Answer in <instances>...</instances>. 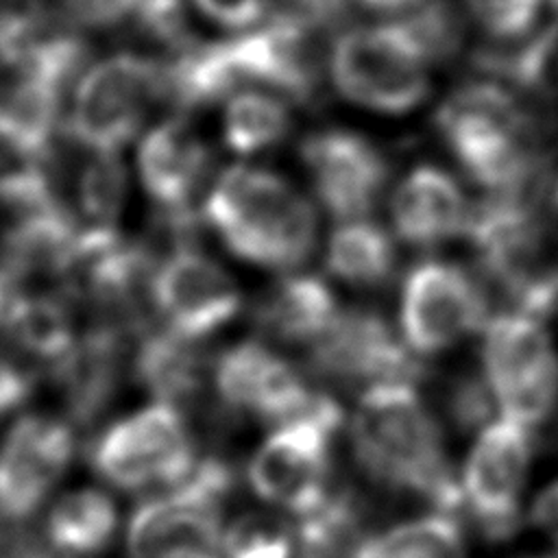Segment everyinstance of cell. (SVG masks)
<instances>
[{"label": "cell", "instance_id": "obj_4", "mask_svg": "<svg viewBox=\"0 0 558 558\" xmlns=\"http://www.w3.org/2000/svg\"><path fill=\"white\" fill-rule=\"evenodd\" d=\"M464 235L514 312L536 318L558 312V238L534 201L490 194L471 205Z\"/></svg>", "mask_w": 558, "mask_h": 558}, {"label": "cell", "instance_id": "obj_13", "mask_svg": "<svg viewBox=\"0 0 558 558\" xmlns=\"http://www.w3.org/2000/svg\"><path fill=\"white\" fill-rule=\"evenodd\" d=\"M214 390L231 414L262 423H288L314 412L327 397L305 375L259 340H242L225 349L211 366Z\"/></svg>", "mask_w": 558, "mask_h": 558}, {"label": "cell", "instance_id": "obj_38", "mask_svg": "<svg viewBox=\"0 0 558 558\" xmlns=\"http://www.w3.org/2000/svg\"><path fill=\"white\" fill-rule=\"evenodd\" d=\"M194 7L214 24L231 31L255 28L268 13L270 0H192Z\"/></svg>", "mask_w": 558, "mask_h": 558}, {"label": "cell", "instance_id": "obj_9", "mask_svg": "<svg viewBox=\"0 0 558 558\" xmlns=\"http://www.w3.org/2000/svg\"><path fill=\"white\" fill-rule=\"evenodd\" d=\"M482 375L501 416L530 429L558 408V351L536 316L506 312L486 323Z\"/></svg>", "mask_w": 558, "mask_h": 558}, {"label": "cell", "instance_id": "obj_19", "mask_svg": "<svg viewBox=\"0 0 558 558\" xmlns=\"http://www.w3.org/2000/svg\"><path fill=\"white\" fill-rule=\"evenodd\" d=\"M211 170V150L185 118H168L140 140L137 174L161 214H196Z\"/></svg>", "mask_w": 558, "mask_h": 558}, {"label": "cell", "instance_id": "obj_7", "mask_svg": "<svg viewBox=\"0 0 558 558\" xmlns=\"http://www.w3.org/2000/svg\"><path fill=\"white\" fill-rule=\"evenodd\" d=\"M161 98L163 63L142 52H116L81 74L63 131L87 153L118 155Z\"/></svg>", "mask_w": 558, "mask_h": 558}, {"label": "cell", "instance_id": "obj_31", "mask_svg": "<svg viewBox=\"0 0 558 558\" xmlns=\"http://www.w3.org/2000/svg\"><path fill=\"white\" fill-rule=\"evenodd\" d=\"M74 203L83 229L118 231L126 205V170L116 153H89L76 172Z\"/></svg>", "mask_w": 558, "mask_h": 558}, {"label": "cell", "instance_id": "obj_3", "mask_svg": "<svg viewBox=\"0 0 558 558\" xmlns=\"http://www.w3.org/2000/svg\"><path fill=\"white\" fill-rule=\"evenodd\" d=\"M203 218L235 257L272 270L301 266L318 240L314 205L288 179L255 166L227 168L205 196Z\"/></svg>", "mask_w": 558, "mask_h": 558}, {"label": "cell", "instance_id": "obj_29", "mask_svg": "<svg viewBox=\"0 0 558 558\" xmlns=\"http://www.w3.org/2000/svg\"><path fill=\"white\" fill-rule=\"evenodd\" d=\"M292 113L281 96L259 89H238L227 98L222 140L238 155L268 150L286 140Z\"/></svg>", "mask_w": 558, "mask_h": 558}, {"label": "cell", "instance_id": "obj_8", "mask_svg": "<svg viewBox=\"0 0 558 558\" xmlns=\"http://www.w3.org/2000/svg\"><path fill=\"white\" fill-rule=\"evenodd\" d=\"M196 462L192 427L183 410L166 401L113 421L89 447L94 473L120 490L172 488Z\"/></svg>", "mask_w": 558, "mask_h": 558}, {"label": "cell", "instance_id": "obj_28", "mask_svg": "<svg viewBox=\"0 0 558 558\" xmlns=\"http://www.w3.org/2000/svg\"><path fill=\"white\" fill-rule=\"evenodd\" d=\"M325 266L349 286L381 288L397 270V251L386 229L377 222L353 218L331 231Z\"/></svg>", "mask_w": 558, "mask_h": 558}, {"label": "cell", "instance_id": "obj_22", "mask_svg": "<svg viewBox=\"0 0 558 558\" xmlns=\"http://www.w3.org/2000/svg\"><path fill=\"white\" fill-rule=\"evenodd\" d=\"M471 205L456 179L432 163L412 168L397 185L390 218L399 238L412 246H436L464 233Z\"/></svg>", "mask_w": 558, "mask_h": 558}, {"label": "cell", "instance_id": "obj_44", "mask_svg": "<svg viewBox=\"0 0 558 558\" xmlns=\"http://www.w3.org/2000/svg\"><path fill=\"white\" fill-rule=\"evenodd\" d=\"M549 2H551V7L558 11V0H549Z\"/></svg>", "mask_w": 558, "mask_h": 558}, {"label": "cell", "instance_id": "obj_35", "mask_svg": "<svg viewBox=\"0 0 558 558\" xmlns=\"http://www.w3.org/2000/svg\"><path fill=\"white\" fill-rule=\"evenodd\" d=\"M466 9L493 39L510 41L532 31L543 0H466Z\"/></svg>", "mask_w": 558, "mask_h": 558}, {"label": "cell", "instance_id": "obj_26", "mask_svg": "<svg viewBox=\"0 0 558 558\" xmlns=\"http://www.w3.org/2000/svg\"><path fill=\"white\" fill-rule=\"evenodd\" d=\"M2 325L22 353L50 368L57 366L78 340L70 301L54 292H13Z\"/></svg>", "mask_w": 558, "mask_h": 558}, {"label": "cell", "instance_id": "obj_14", "mask_svg": "<svg viewBox=\"0 0 558 558\" xmlns=\"http://www.w3.org/2000/svg\"><path fill=\"white\" fill-rule=\"evenodd\" d=\"M150 303L166 329L201 342L238 316L242 292L214 257L190 244L157 262Z\"/></svg>", "mask_w": 558, "mask_h": 558}, {"label": "cell", "instance_id": "obj_33", "mask_svg": "<svg viewBox=\"0 0 558 558\" xmlns=\"http://www.w3.org/2000/svg\"><path fill=\"white\" fill-rule=\"evenodd\" d=\"M225 558H294L296 530L283 519L251 512L242 514L222 534Z\"/></svg>", "mask_w": 558, "mask_h": 558}, {"label": "cell", "instance_id": "obj_23", "mask_svg": "<svg viewBox=\"0 0 558 558\" xmlns=\"http://www.w3.org/2000/svg\"><path fill=\"white\" fill-rule=\"evenodd\" d=\"M340 314L333 290L316 275H292L257 301L255 325L275 342L312 347Z\"/></svg>", "mask_w": 558, "mask_h": 558}, {"label": "cell", "instance_id": "obj_15", "mask_svg": "<svg viewBox=\"0 0 558 558\" xmlns=\"http://www.w3.org/2000/svg\"><path fill=\"white\" fill-rule=\"evenodd\" d=\"M314 375L347 386L390 381L416 384L425 368L388 320L371 307L340 310L331 327L310 347Z\"/></svg>", "mask_w": 558, "mask_h": 558}, {"label": "cell", "instance_id": "obj_37", "mask_svg": "<svg viewBox=\"0 0 558 558\" xmlns=\"http://www.w3.org/2000/svg\"><path fill=\"white\" fill-rule=\"evenodd\" d=\"M275 15L288 17L299 26L323 33L336 28L349 9V0H275Z\"/></svg>", "mask_w": 558, "mask_h": 558}, {"label": "cell", "instance_id": "obj_41", "mask_svg": "<svg viewBox=\"0 0 558 558\" xmlns=\"http://www.w3.org/2000/svg\"><path fill=\"white\" fill-rule=\"evenodd\" d=\"M360 4H364L366 9H373V11H403V9H414L416 4H421L423 0H357Z\"/></svg>", "mask_w": 558, "mask_h": 558}, {"label": "cell", "instance_id": "obj_40", "mask_svg": "<svg viewBox=\"0 0 558 558\" xmlns=\"http://www.w3.org/2000/svg\"><path fill=\"white\" fill-rule=\"evenodd\" d=\"M532 521L558 545V480L536 495L532 504Z\"/></svg>", "mask_w": 558, "mask_h": 558}, {"label": "cell", "instance_id": "obj_16", "mask_svg": "<svg viewBox=\"0 0 558 558\" xmlns=\"http://www.w3.org/2000/svg\"><path fill=\"white\" fill-rule=\"evenodd\" d=\"M299 153L318 201L336 218L366 216L388 183L386 153L357 131L320 129L301 142Z\"/></svg>", "mask_w": 558, "mask_h": 558}, {"label": "cell", "instance_id": "obj_45", "mask_svg": "<svg viewBox=\"0 0 558 558\" xmlns=\"http://www.w3.org/2000/svg\"><path fill=\"white\" fill-rule=\"evenodd\" d=\"M536 558H558V556H536Z\"/></svg>", "mask_w": 558, "mask_h": 558}, {"label": "cell", "instance_id": "obj_34", "mask_svg": "<svg viewBox=\"0 0 558 558\" xmlns=\"http://www.w3.org/2000/svg\"><path fill=\"white\" fill-rule=\"evenodd\" d=\"M133 20L144 37L161 44L172 54L196 41L190 31L185 0H140Z\"/></svg>", "mask_w": 558, "mask_h": 558}, {"label": "cell", "instance_id": "obj_18", "mask_svg": "<svg viewBox=\"0 0 558 558\" xmlns=\"http://www.w3.org/2000/svg\"><path fill=\"white\" fill-rule=\"evenodd\" d=\"M222 46L242 85H268L296 105L323 100L316 33L296 22L272 13L264 26L222 39Z\"/></svg>", "mask_w": 558, "mask_h": 558}, {"label": "cell", "instance_id": "obj_27", "mask_svg": "<svg viewBox=\"0 0 558 558\" xmlns=\"http://www.w3.org/2000/svg\"><path fill=\"white\" fill-rule=\"evenodd\" d=\"M116 527L118 508L98 488H76L61 495L48 510L44 523L50 547L74 558L105 551Z\"/></svg>", "mask_w": 558, "mask_h": 558}, {"label": "cell", "instance_id": "obj_1", "mask_svg": "<svg viewBox=\"0 0 558 558\" xmlns=\"http://www.w3.org/2000/svg\"><path fill=\"white\" fill-rule=\"evenodd\" d=\"M434 122L460 168L490 194L534 201L547 185L543 126L501 81L456 87Z\"/></svg>", "mask_w": 558, "mask_h": 558}, {"label": "cell", "instance_id": "obj_25", "mask_svg": "<svg viewBox=\"0 0 558 558\" xmlns=\"http://www.w3.org/2000/svg\"><path fill=\"white\" fill-rule=\"evenodd\" d=\"M48 137L0 105V203L26 209L54 198Z\"/></svg>", "mask_w": 558, "mask_h": 558}, {"label": "cell", "instance_id": "obj_11", "mask_svg": "<svg viewBox=\"0 0 558 558\" xmlns=\"http://www.w3.org/2000/svg\"><path fill=\"white\" fill-rule=\"evenodd\" d=\"M488 296L475 277L456 262L423 259L401 288L399 323L416 355H436L488 323Z\"/></svg>", "mask_w": 558, "mask_h": 558}, {"label": "cell", "instance_id": "obj_46", "mask_svg": "<svg viewBox=\"0 0 558 558\" xmlns=\"http://www.w3.org/2000/svg\"><path fill=\"white\" fill-rule=\"evenodd\" d=\"M0 11H2V7H0Z\"/></svg>", "mask_w": 558, "mask_h": 558}, {"label": "cell", "instance_id": "obj_10", "mask_svg": "<svg viewBox=\"0 0 558 558\" xmlns=\"http://www.w3.org/2000/svg\"><path fill=\"white\" fill-rule=\"evenodd\" d=\"M340 423L342 410L327 395L314 412L277 425L248 462L251 488L299 519L314 512L333 493L331 442Z\"/></svg>", "mask_w": 558, "mask_h": 558}, {"label": "cell", "instance_id": "obj_12", "mask_svg": "<svg viewBox=\"0 0 558 558\" xmlns=\"http://www.w3.org/2000/svg\"><path fill=\"white\" fill-rule=\"evenodd\" d=\"M530 427L501 416L488 423L462 471V506L490 541L508 538L521 519V499L532 460Z\"/></svg>", "mask_w": 558, "mask_h": 558}, {"label": "cell", "instance_id": "obj_42", "mask_svg": "<svg viewBox=\"0 0 558 558\" xmlns=\"http://www.w3.org/2000/svg\"><path fill=\"white\" fill-rule=\"evenodd\" d=\"M13 292H15L13 283H11V281L7 279V275L0 270V325H2V318H4V312H7V305H9L11 296H13Z\"/></svg>", "mask_w": 558, "mask_h": 558}, {"label": "cell", "instance_id": "obj_30", "mask_svg": "<svg viewBox=\"0 0 558 558\" xmlns=\"http://www.w3.org/2000/svg\"><path fill=\"white\" fill-rule=\"evenodd\" d=\"M351 558H464V536L453 514L436 510L360 541Z\"/></svg>", "mask_w": 558, "mask_h": 558}, {"label": "cell", "instance_id": "obj_2", "mask_svg": "<svg viewBox=\"0 0 558 558\" xmlns=\"http://www.w3.org/2000/svg\"><path fill=\"white\" fill-rule=\"evenodd\" d=\"M351 445L373 482L421 497L438 512L453 514L462 506L440 425L414 384L368 386L351 421Z\"/></svg>", "mask_w": 558, "mask_h": 558}, {"label": "cell", "instance_id": "obj_32", "mask_svg": "<svg viewBox=\"0 0 558 558\" xmlns=\"http://www.w3.org/2000/svg\"><path fill=\"white\" fill-rule=\"evenodd\" d=\"M397 22L429 65L456 59L462 48L464 24L449 0H423Z\"/></svg>", "mask_w": 558, "mask_h": 558}, {"label": "cell", "instance_id": "obj_6", "mask_svg": "<svg viewBox=\"0 0 558 558\" xmlns=\"http://www.w3.org/2000/svg\"><path fill=\"white\" fill-rule=\"evenodd\" d=\"M429 63L399 22L355 26L329 46L327 70L342 98L377 113L401 116L429 94Z\"/></svg>", "mask_w": 558, "mask_h": 558}, {"label": "cell", "instance_id": "obj_36", "mask_svg": "<svg viewBox=\"0 0 558 558\" xmlns=\"http://www.w3.org/2000/svg\"><path fill=\"white\" fill-rule=\"evenodd\" d=\"M495 397L484 377L458 375L445 390V408L449 418L464 432L484 425L495 408Z\"/></svg>", "mask_w": 558, "mask_h": 558}, {"label": "cell", "instance_id": "obj_20", "mask_svg": "<svg viewBox=\"0 0 558 558\" xmlns=\"http://www.w3.org/2000/svg\"><path fill=\"white\" fill-rule=\"evenodd\" d=\"M81 244V222L59 198L20 209L2 233L0 270L13 283L59 279L65 283Z\"/></svg>", "mask_w": 558, "mask_h": 558}, {"label": "cell", "instance_id": "obj_24", "mask_svg": "<svg viewBox=\"0 0 558 558\" xmlns=\"http://www.w3.org/2000/svg\"><path fill=\"white\" fill-rule=\"evenodd\" d=\"M131 368L137 384L155 401L181 408L201 395L207 362L198 340L183 338L170 329H146L135 340Z\"/></svg>", "mask_w": 558, "mask_h": 558}, {"label": "cell", "instance_id": "obj_21", "mask_svg": "<svg viewBox=\"0 0 558 558\" xmlns=\"http://www.w3.org/2000/svg\"><path fill=\"white\" fill-rule=\"evenodd\" d=\"M131 336H135L131 329L100 320L78 336L74 349L52 366L54 381L74 423L92 425L116 397Z\"/></svg>", "mask_w": 558, "mask_h": 558}, {"label": "cell", "instance_id": "obj_17", "mask_svg": "<svg viewBox=\"0 0 558 558\" xmlns=\"http://www.w3.org/2000/svg\"><path fill=\"white\" fill-rule=\"evenodd\" d=\"M74 456L72 425L46 414L17 418L0 442V523L37 512Z\"/></svg>", "mask_w": 558, "mask_h": 558}, {"label": "cell", "instance_id": "obj_5", "mask_svg": "<svg viewBox=\"0 0 558 558\" xmlns=\"http://www.w3.org/2000/svg\"><path fill=\"white\" fill-rule=\"evenodd\" d=\"M231 488L227 460L198 458L179 484L135 508L126 530L129 558H222L220 508Z\"/></svg>", "mask_w": 558, "mask_h": 558}, {"label": "cell", "instance_id": "obj_43", "mask_svg": "<svg viewBox=\"0 0 558 558\" xmlns=\"http://www.w3.org/2000/svg\"><path fill=\"white\" fill-rule=\"evenodd\" d=\"M554 203H556V207H558V183H556V187H554Z\"/></svg>", "mask_w": 558, "mask_h": 558}, {"label": "cell", "instance_id": "obj_39", "mask_svg": "<svg viewBox=\"0 0 558 558\" xmlns=\"http://www.w3.org/2000/svg\"><path fill=\"white\" fill-rule=\"evenodd\" d=\"M140 0H61L65 15L85 28H111L133 17Z\"/></svg>", "mask_w": 558, "mask_h": 558}]
</instances>
